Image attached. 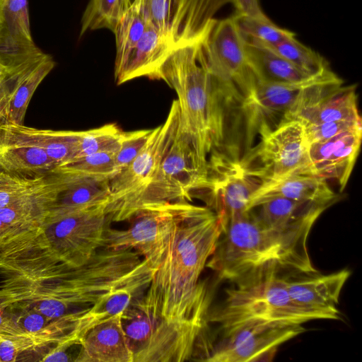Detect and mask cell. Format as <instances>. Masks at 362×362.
Masks as SVG:
<instances>
[{
  "mask_svg": "<svg viewBox=\"0 0 362 362\" xmlns=\"http://www.w3.org/2000/svg\"><path fill=\"white\" fill-rule=\"evenodd\" d=\"M223 231L208 206L187 217L177 228L170 247L147 287L134 302L156 322L198 339L206 318L207 297L200 276Z\"/></svg>",
  "mask_w": 362,
  "mask_h": 362,
  "instance_id": "1",
  "label": "cell"
},
{
  "mask_svg": "<svg viewBox=\"0 0 362 362\" xmlns=\"http://www.w3.org/2000/svg\"><path fill=\"white\" fill-rule=\"evenodd\" d=\"M309 233L267 227L250 210L224 225L206 267L235 286L315 272L308 250Z\"/></svg>",
  "mask_w": 362,
  "mask_h": 362,
  "instance_id": "2",
  "label": "cell"
},
{
  "mask_svg": "<svg viewBox=\"0 0 362 362\" xmlns=\"http://www.w3.org/2000/svg\"><path fill=\"white\" fill-rule=\"evenodd\" d=\"M156 270L134 250L103 248L84 264L37 281H4L0 304L7 308L48 297L62 302L70 313L81 305H92L112 289L154 274Z\"/></svg>",
  "mask_w": 362,
  "mask_h": 362,
  "instance_id": "3",
  "label": "cell"
},
{
  "mask_svg": "<svg viewBox=\"0 0 362 362\" xmlns=\"http://www.w3.org/2000/svg\"><path fill=\"white\" fill-rule=\"evenodd\" d=\"M106 204L45 220L25 231L12 248L16 270L36 278L86 263L105 247L112 223Z\"/></svg>",
  "mask_w": 362,
  "mask_h": 362,
  "instance_id": "4",
  "label": "cell"
},
{
  "mask_svg": "<svg viewBox=\"0 0 362 362\" xmlns=\"http://www.w3.org/2000/svg\"><path fill=\"white\" fill-rule=\"evenodd\" d=\"M198 39L173 49L160 67V80L175 91L180 116L208 157L223 139L227 100L204 62Z\"/></svg>",
  "mask_w": 362,
  "mask_h": 362,
  "instance_id": "5",
  "label": "cell"
},
{
  "mask_svg": "<svg viewBox=\"0 0 362 362\" xmlns=\"http://www.w3.org/2000/svg\"><path fill=\"white\" fill-rule=\"evenodd\" d=\"M223 305L207 316L222 334L257 323L303 325L324 320L298 305L289 295L284 277L273 278L226 291Z\"/></svg>",
  "mask_w": 362,
  "mask_h": 362,
  "instance_id": "6",
  "label": "cell"
},
{
  "mask_svg": "<svg viewBox=\"0 0 362 362\" xmlns=\"http://www.w3.org/2000/svg\"><path fill=\"white\" fill-rule=\"evenodd\" d=\"M208 159L180 116L173 141L140 197L136 213L154 204L190 202L193 193L206 185Z\"/></svg>",
  "mask_w": 362,
  "mask_h": 362,
  "instance_id": "7",
  "label": "cell"
},
{
  "mask_svg": "<svg viewBox=\"0 0 362 362\" xmlns=\"http://www.w3.org/2000/svg\"><path fill=\"white\" fill-rule=\"evenodd\" d=\"M180 117V107L175 99L166 119L152 129L138 156L124 170L110 180L106 211L112 223L129 221L136 214L140 197L173 141Z\"/></svg>",
  "mask_w": 362,
  "mask_h": 362,
  "instance_id": "8",
  "label": "cell"
},
{
  "mask_svg": "<svg viewBox=\"0 0 362 362\" xmlns=\"http://www.w3.org/2000/svg\"><path fill=\"white\" fill-rule=\"evenodd\" d=\"M201 207L189 202L146 206L129 220L127 229L107 230L104 249L134 250L157 269L178 226Z\"/></svg>",
  "mask_w": 362,
  "mask_h": 362,
  "instance_id": "9",
  "label": "cell"
},
{
  "mask_svg": "<svg viewBox=\"0 0 362 362\" xmlns=\"http://www.w3.org/2000/svg\"><path fill=\"white\" fill-rule=\"evenodd\" d=\"M245 41L233 16L212 18L198 39L204 62L228 100L241 101L258 82L248 64Z\"/></svg>",
  "mask_w": 362,
  "mask_h": 362,
  "instance_id": "10",
  "label": "cell"
},
{
  "mask_svg": "<svg viewBox=\"0 0 362 362\" xmlns=\"http://www.w3.org/2000/svg\"><path fill=\"white\" fill-rule=\"evenodd\" d=\"M242 163L261 181L308 170V143L303 124L296 119L286 121L262 134L260 142Z\"/></svg>",
  "mask_w": 362,
  "mask_h": 362,
  "instance_id": "11",
  "label": "cell"
},
{
  "mask_svg": "<svg viewBox=\"0 0 362 362\" xmlns=\"http://www.w3.org/2000/svg\"><path fill=\"white\" fill-rule=\"evenodd\" d=\"M261 184L242 161H235L216 150L208 159L207 182L202 190L208 204L222 226L230 220L250 211V202Z\"/></svg>",
  "mask_w": 362,
  "mask_h": 362,
  "instance_id": "12",
  "label": "cell"
},
{
  "mask_svg": "<svg viewBox=\"0 0 362 362\" xmlns=\"http://www.w3.org/2000/svg\"><path fill=\"white\" fill-rule=\"evenodd\" d=\"M303 325L257 323L223 334L204 361H270L284 343L305 332Z\"/></svg>",
  "mask_w": 362,
  "mask_h": 362,
  "instance_id": "13",
  "label": "cell"
},
{
  "mask_svg": "<svg viewBox=\"0 0 362 362\" xmlns=\"http://www.w3.org/2000/svg\"><path fill=\"white\" fill-rule=\"evenodd\" d=\"M225 0H142L146 23L176 46L197 40Z\"/></svg>",
  "mask_w": 362,
  "mask_h": 362,
  "instance_id": "14",
  "label": "cell"
},
{
  "mask_svg": "<svg viewBox=\"0 0 362 362\" xmlns=\"http://www.w3.org/2000/svg\"><path fill=\"white\" fill-rule=\"evenodd\" d=\"M331 71L298 83L257 82L240 101L250 133L262 135L281 123L293 120L305 89Z\"/></svg>",
  "mask_w": 362,
  "mask_h": 362,
  "instance_id": "15",
  "label": "cell"
},
{
  "mask_svg": "<svg viewBox=\"0 0 362 362\" xmlns=\"http://www.w3.org/2000/svg\"><path fill=\"white\" fill-rule=\"evenodd\" d=\"M362 141V125L308 144V170L335 182L341 191L350 177Z\"/></svg>",
  "mask_w": 362,
  "mask_h": 362,
  "instance_id": "16",
  "label": "cell"
},
{
  "mask_svg": "<svg viewBox=\"0 0 362 362\" xmlns=\"http://www.w3.org/2000/svg\"><path fill=\"white\" fill-rule=\"evenodd\" d=\"M351 274L347 269L327 274L317 271L293 274L284 280L290 296L298 305L324 320H340L339 296Z\"/></svg>",
  "mask_w": 362,
  "mask_h": 362,
  "instance_id": "17",
  "label": "cell"
},
{
  "mask_svg": "<svg viewBox=\"0 0 362 362\" xmlns=\"http://www.w3.org/2000/svg\"><path fill=\"white\" fill-rule=\"evenodd\" d=\"M276 197L311 202L329 207L339 199L329 182L308 170H302L262 180L251 198L250 209Z\"/></svg>",
  "mask_w": 362,
  "mask_h": 362,
  "instance_id": "18",
  "label": "cell"
},
{
  "mask_svg": "<svg viewBox=\"0 0 362 362\" xmlns=\"http://www.w3.org/2000/svg\"><path fill=\"white\" fill-rule=\"evenodd\" d=\"M153 275H149L112 289L90 307L74 312V328L62 345L81 343L87 332L98 324L122 313L136 296L147 288Z\"/></svg>",
  "mask_w": 362,
  "mask_h": 362,
  "instance_id": "19",
  "label": "cell"
},
{
  "mask_svg": "<svg viewBox=\"0 0 362 362\" xmlns=\"http://www.w3.org/2000/svg\"><path fill=\"white\" fill-rule=\"evenodd\" d=\"M123 313V312H122ZM122 313L90 329L82 340L77 362H134L121 322Z\"/></svg>",
  "mask_w": 362,
  "mask_h": 362,
  "instance_id": "20",
  "label": "cell"
},
{
  "mask_svg": "<svg viewBox=\"0 0 362 362\" xmlns=\"http://www.w3.org/2000/svg\"><path fill=\"white\" fill-rule=\"evenodd\" d=\"M256 207L259 209L254 214L260 223L283 232H310L319 216L329 208L283 197L270 199Z\"/></svg>",
  "mask_w": 362,
  "mask_h": 362,
  "instance_id": "21",
  "label": "cell"
},
{
  "mask_svg": "<svg viewBox=\"0 0 362 362\" xmlns=\"http://www.w3.org/2000/svg\"><path fill=\"white\" fill-rule=\"evenodd\" d=\"M175 47L171 40L147 24L123 71L115 79L116 84L141 77L160 80V67Z\"/></svg>",
  "mask_w": 362,
  "mask_h": 362,
  "instance_id": "22",
  "label": "cell"
},
{
  "mask_svg": "<svg viewBox=\"0 0 362 362\" xmlns=\"http://www.w3.org/2000/svg\"><path fill=\"white\" fill-rule=\"evenodd\" d=\"M0 135L44 150L57 166L71 160L76 153L79 131L40 129L22 125H0Z\"/></svg>",
  "mask_w": 362,
  "mask_h": 362,
  "instance_id": "23",
  "label": "cell"
},
{
  "mask_svg": "<svg viewBox=\"0 0 362 362\" xmlns=\"http://www.w3.org/2000/svg\"><path fill=\"white\" fill-rule=\"evenodd\" d=\"M62 177L66 180V186L58 195L45 220L55 219L107 204L110 195V180Z\"/></svg>",
  "mask_w": 362,
  "mask_h": 362,
  "instance_id": "24",
  "label": "cell"
},
{
  "mask_svg": "<svg viewBox=\"0 0 362 362\" xmlns=\"http://www.w3.org/2000/svg\"><path fill=\"white\" fill-rule=\"evenodd\" d=\"M245 40L248 64L258 82L298 83L317 76L304 72L265 46Z\"/></svg>",
  "mask_w": 362,
  "mask_h": 362,
  "instance_id": "25",
  "label": "cell"
},
{
  "mask_svg": "<svg viewBox=\"0 0 362 362\" xmlns=\"http://www.w3.org/2000/svg\"><path fill=\"white\" fill-rule=\"evenodd\" d=\"M57 164L42 148L30 144L0 135V170L35 175L49 174Z\"/></svg>",
  "mask_w": 362,
  "mask_h": 362,
  "instance_id": "26",
  "label": "cell"
},
{
  "mask_svg": "<svg viewBox=\"0 0 362 362\" xmlns=\"http://www.w3.org/2000/svg\"><path fill=\"white\" fill-rule=\"evenodd\" d=\"M55 64L52 56L45 54L18 74L10 93L6 124H23L32 96L38 86L54 69Z\"/></svg>",
  "mask_w": 362,
  "mask_h": 362,
  "instance_id": "27",
  "label": "cell"
},
{
  "mask_svg": "<svg viewBox=\"0 0 362 362\" xmlns=\"http://www.w3.org/2000/svg\"><path fill=\"white\" fill-rule=\"evenodd\" d=\"M62 182V177L54 174L24 175L0 170V208L53 189Z\"/></svg>",
  "mask_w": 362,
  "mask_h": 362,
  "instance_id": "28",
  "label": "cell"
},
{
  "mask_svg": "<svg viewBox=\"0 0 362 362\" xmlns=\"http://www.w3.org/2000/svg\"><path fill=\"white\" fill-rule=\"evenodd\" d=\"M146 27L147 23L142 10V0H133L113 33L116 45L115 79L123 71Z\"/></svg>",
  "mask_w": 362,
  "mask_h": 362,
  "instance_id": "29",
  "label": "cell"
},
{
  "mask_svg": "<svg viewBox=\"0 0 362 362\" xmlns=\"http://www.w3.org/2000/svg\"><path fill=\"white\" fill-rule=\"evenodd\" d=\"M115 153H98L74 159L55 167L49 174L68 178L110 180L116 175Z\"/></svg>",
  "mask_w": 362,
  "mask_h": 362,
  "instance_id": "30",
  "label": "cell"
},
{
  "mask_svg": "<svg viewBox=\"0 0 362 362\" xmlns=\"http://www.w3.org/2000/svg\"><path fill=\"white\" fill-rule=\"evenodd\" d=\"M265 47L310 75H319L330 69L328 62L322 55L299 42L296 35Z\"/></svg>",
  "mask_w": 362,
  "mask_h": 362,
  "instance_id": "31",
  "label": "cell"
},
{
  "mask_svg": "<svg viewBox=\"0 0 362 362\" xmlns=\"http://www.w3.org/2000/svg\"><path fill=\"white\" fill-rule=\"evenodd\" d=\"M127 8L125 0H90L82 15L80 36L103 28L114 33Z\"/></svg>",
  "mask_w": 362,
  "mask_h": 362,
  "instance_id": "32",
  "label": "cell"
},
{
  "mask_svg": "<svg viewBox=\"0 0 362 362\" xmlns=\"http://www.w3.org/2000/svg\"><path fill=\"white\" fill-rule=\"evenodd\" d=\"M124 133L115 123L79 131L76 153L72 160L98 153H116L119 148Z\"/></svg>",
  "mask_w": 362,
  "mask_h": 362,
  "instance_id": "33",
  "label": "cell"
},
{
  "mask_svg": "<svg viewBox=\"0 0 362 362\" xmlns=\"http://www.w3.org/2000/svg\"><path fill=\"white\" fill-rule=\"evenodd\" d=\"M236 25L248 41L264 46H271L295 36V33L279 27L269 18H259L234 14Z\"/></svg>",
  "mask_w": 362,
  "mask_h": 362,
  "instance_id": "34",
  "label": "cell"
},
{
  "mask_svg": "<svg viewBox=\"0 0 362 362\" xmlns=\"http://www.w3.org/2000/svg\"><path fill=\"white\" fill-rule=\"evenodd\" d=\"M0 22L5 25L14 37L33 42L27 0H5Z\"/></svg>",
  "mask_w": 362,
  "mask_h": 362,
  "instance_id": "35",
  "label": "cell"
},
{
  "mask_svg": "<svg viewBox=\"0 0 362 362\" xmlns=\"http://www.w3.org/2000/svg\"><path fill=\"white\" fill-rule=\"evenodd\" d=\"M153 129L124 132L119 150L115 153L116 175L124 170L138 156Z\"/></svg>",
  "mask_w": 362,
  "mask_h": 362,
  "instance_id": "36",
  "label": "cell"
},
{
  "mask_svg": "<svg viewBox=\"0 0 362 362\" xmlns=\"http://www.w3.org/2000/svg\"><path fill=\"white\" fill-rule=\"evenodd\" d=\"M362 125V120H341L305 125L308 144L329 139L342 132Z\"/></svg>",
  "mask_w": 362,
  "mask_h": 362,
  "instance_id": "37",
  "label": "cell"
},
{
  "mask_svg": "<svg viewBox=\"0 0 362 362\" xmlns=\"http://www.w3.org/2000/svg\"><path fill=\"white\" fill-rule=\"evenodd\" d=\"M20 312L16 317L9 316L18 334H36L49 329L54 321L49 320L42 314L28 309H18Z\"/></svg>",
  "mask_w": 362,
  "mask_h": 362,
  "instance_id": "38",
  "label": "cell"
},
{
  "mask_svg": "<svg viewBox=\"0 0 362 362\" xmlns=\"http://www.w3.org/2000/svg\"><path fill=\"white\" fill-rule=\"evenodd\" d=\"M233 5L235 13L239 16L264 18L267 16L264 13L259 0H229Z\"/></svg>",
  "mask_w": 362,
  "mask_h": 362,
  "instance_id": "39",
  "label": "cell"
},
{
  "mask_svg": "<svg viewBox=\"0 0 362 362\" xmlns=\"http://www.w3.org/2000/svg\"><path fill=\"white\" fill-rule=\"evenodd\" d=\"M11 76L0 86V125L6 123L11 88L8 82Z\"/></svg>",
  "mask_w": 362,
  "mask_h": 362,
  "instance_id": "40",
  "label": "cell"
},
{
  "mask_svg": "<svg viewBox=\"0 0 362 362\" xmlns=\"http://www.w3.org/2000/svg\"><path fill=\"white\" fill-rule=\"evenodd\" d=\"M67 347L60 345L51 349L43 358L40 360L42 361H69V355L66 353Z\"/></svg>",
  "mask_w": 362,
  "mask_h": 362,
  "instance_id": "41",
  "label": "cell"
},
{
  "mask_svg": "<svg viewBox=\"0 0 362 362\" xmlns=\"http://www.w3.org/2000/svg\"><path fill=\"white\" fill-rule=\"evenodd\" d=\"M4 308L0 304V334H17V329L8 316L5 314Z\"/></svg>",
  "mask_w": 362,
  "mask_h": 362,
  "instance_id": "42",
  "label": "cell"
},
{
  "mask_svg": "<svg viewBox=\"0 0 362 362\" xmlns=\"http://www.w3.org/2000/svg\"><path fill=\"white\" fill-rule=\"evenodd\" d=\"M11 76L9 68L0 59V86Z\"/></svg>",
  "mask_w": 362,
  "mask_h": 362,
  "instance_id": "43",
  "label": "cell"
},
{
  "mask_svg": "<svg viewBox=\"0 0 362 362\" xmlns=\"http://www.w3.org/2000/svg\"><path fill=\"white\" fill-rule=\"evenodd\" d=\"M125 1H126L127 5L128 7L131 5L132 2L133 1V0H125Z\"/></svg>",
  "mask_w": 362,
  "mask_h": 362,
  "instance_id": "44",
  "label": "cell"
}]
</instances>
